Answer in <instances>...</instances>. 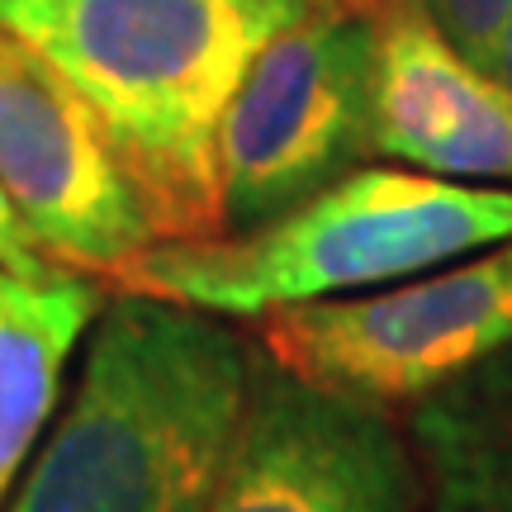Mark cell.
I'll return each instance as SVG.
<instances>
[{
    "instance_id": "cell-1",
    "label": "cell",
    "mask_w": 512,
    "mask_h": 512,
    "mask_svg": "<svg viewBox=\"0 0 512 512\" xmlns=\"http://www.w3.org/2000/svg\"><path fill=\"white\" fill-rule=\"evenodd\" d=\"M252 370L256 342L233 318L114 294L10 512H209Z\"/></svg>"
},
{
    "instance_id": "cell-2",
    "label": "cell",
    "mask_w": 512,
    "mask_h": 512,
    "mask_svg": "<svg viewBox=\"0 0 512 512\" xmlns=\"http://www.w3.org/2000/svg\"><path fill=\"white\" fill-rule=\"evenodd\" d=\"M318 0H0L91 100L162 238H219V124L266 38Z\"/></svg>"
},
{
    "instance_id": "cell-3",
    "label": "cell",
    "mask_w": 512,
    "mask_h": 512,
    "mask_svg": "<svg viewBox=\"0 0 512 512\" xmlns=\"http://www.w3.org/2000/svg\"><path fill=\"white\" fill-rule=\"evenodd\" d=\"M512 238V185H460L408 166H356L290 214L219 238H162L105 275L219 318L366 294Z\"/></svg>"
},
{
    "instance_id": "cell-4",
    "label": "cell",
    "mask_w": 512,
    "mask_h": 512,
    "mask_svg": "<svg viewBox=\"0 0 512 512\" xmlns=\"http://www.w3.org/2000/svg\"><path fill=\"white\" fill-rule=\"evenodd\" d=\"M375 62L366 0H318L266 38L219 124L223 233L280 219L375 157Z\"/></svg>"
},
{
    "instance_id": "cell-5",
    "label": "cell",
    "mask_w": 512,
    "mask_h": 512,
    "mask_svg": "<svg viewBox=\"0 0 512 512\" xmlns=\"http://www.w3.org/2000/svg\"><path fill=\"white\" fill-rule=\"evenodd\" d=\"M252 323L256 351L275 370L389 413L413 408L512 347V238L380 290L285 304Z\"/></svg>"
},
{
    "instance_id": "cell-6",
    "label": "cell",
    "mask_w": 512,
    "mask_h": 512,
    "mask_svg": "<svg viewBox=\"0 0 512 512\" xmlns=\"http://www.w3.org/2000/svg\"><path fill=\"white\" fill-rule=\"evenodd\" d=\"M0 190L48 261L105 280L162 242L91 100L0 24Z\"/></svg>"
},
{
    "instance_id": "cell-7",
    "label": "cell",
    "mask_w": 512,
    "mask_h": 512,
    "mask_svg": "<svg viewBox=\"0 0 512 512\" xmlns=\"http://www.w3.org/2000/svg\"><path fill=\"white\" fill-rule=\"evenodd\" d=\"M209 512H422V475L389 408L313 389L266 361L252 370Z\"/></svg>"
},
{
    "instance_id": "cell-8",
    "label": "cell",
    "mask_w": 512,
    "mask_h": 512,
    "mask_svg": "<svg viewBox=\"0 0 512 512\" xmlns=\"http://www.w3.org/2000/svg\"><path fill=\"white\" fill-rule=\"evenodd\" d=\"M380 24V162L460 185H512V91L456 53L418 0H366Z\"/></svg>"
},
{
    "instance_id": "cell-9",
    "label": "cell",
    "mask_w": 512,
    "mask_h": 512,
    "mask_svg": "<svg viewBox=\"0 0 512 512\" xmlns=\"http://www.w3.org/2000/svg\"><path fill=\"white\" fill-rule=\"evenodd\" d=\"M105 309V280L72 266H0V503L53 418L76 342Z\"/></svg>"
},
{
    "instance_id": "cell-10",
    "label": "cell",
    "mask_w": 512,
    "mask_h": 512,
    "mask_svg": "<svg viewBox=\"0 0 512 512\" xmlns=\"http://www.w3.org/2000/svg\"><path fill=\"white\" fill-rule=\"evenodd\" d=\"M403 413L422 512H512V347Z\"/></svg>"
},
{
    "instance_id": "cell-11",
    "label": "cell",
    "mask_w": 512,
    "mask_h": 512,
    "mask_svg": "<svg viewBox=\"0 0 512 512\" xmlns=\"http://www.w3.org/2000/svg\"><path fill=\"white\" fill-rule=\"evenodd\" d=\"M418 5L427 10V19L437 24L441 34H446V43H451L456 53L470 57L475 67L484 62L498 24H503L512 10V0H418Z\"/></svg>"
},
{
    "instance_id": "cell-12",
    "label": "cell",
    "mask_w": 512,
    "mask_h": 512,
    "mask_svg": "<svg viewBox=\"0 0 512 512\" xmlns=\"http://www.w3.org/2000/svg\"><path fill=\"white\" fill-rule=\"evenodd\" d=\"M0 266L24 271V275L53 271L57 266V261H48V252L34 242V233L19 223V214L10 209V200H5V190H0Z\"/></svg>"
},
{
    "instance_id": "cell-13",
    "label": "cell",
    "mask_w": 512,
    "mask_h": 512,
    "mask_svg": "<svg viewBox=\"0 0 512 512\" xmlns=\"http://www.w3.org/2000/svg\"><path fill=\"white\" fill-rule=\"evenodd\" d=\"M479 67L489 76H498V81L512 91V10H508V19L498 24V34H494V43H489V53H484Z\"/></svg>"
}]
</instances>
